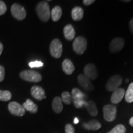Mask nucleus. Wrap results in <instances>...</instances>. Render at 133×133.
<instances>
[{"mask_svg":"<svg viewBox=\"0 0 133 133\" xmlns=\"http://www.w3.org/2000/svg\"><path fill=\"white\" fill-rule=\"evenodd\" d=\"M35 9L41 21L44 22L49 21L51 17V11L47 1H41L36 5Z\"/></svg>","mask_w":133,"mask_h":133,"instance_id":"f257e3e1","label":"nucleus"},{"mask_svg":"<svg viewBox=\"0 0 133 133\" xmlns=\"http://www.w3.org/2000/svg\"><path fill=\"white\" fill-rule=\"evenodd\" d=\"M20 77L25 81L33 83L39 82L42 79V76L39 73L31 70H26L21 71Z\"/></svg>","mask_w":133,"mask_h":133,"instance_id":"f03ea898","label":"nucleus"},{"mask_svg":"<svg viewBox=\"0 0 133 133\" xmlns=\"http://www.w3.org/2000/svg\"><path fill=\"white\" fill-rule=\"evenodd\" d=\"M87 48V41L83 36H78L75 38L73 43V49L78 54H82L86 51Z\"/></svg>","mask_w":133,"mask_h":133,"instance_id":"7ed1b4c3","label":"nucleus"},{"mask_svg":"<svg viewBox=\"0 0 133 133\" xmlns=\"http://www.w3.org/2000/svg\"><path fill=\"white\" fill-rule=\"evenodd\" d=\"M50 54L53 57L59 59L62 53V44L59 39H54L51 43L49 46Z\"/></svg>","mask_w":133,"mask_h":133,"instance_id":"20e7f679","label":"nucleus"},{"mask_svg":"<svg viewBox=\"0 0 133 133\" xmlns=\"http://www.w3.org/2000/svg\"><path fill=\"white\" fill-rule=\"evenodd\" d=\"M122 81V77L120 75H113L108 79L106 83V89L110 92L115 91L116 89L119 88V86L121 85Z\"/></svg>","mask_w":133,"mask_h":133,"instance_id":"39448f33","label":"nucleus"},{"mask_svg":"<svg viewBox=\"0 0 133 133\" xmlns=\"http://www.w3.org/2000/svg\"><path fill=\"white\" fill-rule=\"evenodd\" d=\"M11 14L15 19L22 21L26 17V12L25 8L22 6L17 3L12 4L11 8Z\"/></svg>","mask_w":133,"mask_h":133,"instance_id":"423d86ee","label":"nucleus"},{"mask_svg":"<svg viewBox=\"0 0 133 133\" xmlns=\"http://www.w3.org/2000/svg\"><path fill=\"white\" fill-rule=\"evenodd\" d=\"M104 118L106 121H112L116 118V107L113 105L108 104L103 108Z\"/></svg>","mask_w":133,"mask_h":133,"instance_id":"0eeeda50","label":"nucleus"},{"mask_svg":"<svg viewBox=\"0 0 133 133\" xmlns=\"http://www.w3.org/2000/svg\"><path fill=\"white\" fill-rule=\"evenodd\" d=\"M8 110L11 114L16 116H22L25 114V110L19 103L15 102H11L8 104Z\"/></svg>","mask_w":133,"mask_h":133,"instance_id":"6e6552de","label":"nucleus"},{"mask_svg":"<svg viewBox=\"0 0 133 133\" xmlns=\"http://www.w3.org/2000/svg\"><path fill=\"white\" fill-rule=\"evenodd\" d=\"M124 44H125V42L122 38H115L113 39L110 43L109 49L112 53L118 52L123 48Z\"/></svg>","mask_w":133,"mask_h":133,"instance_id":"1a4fd4ad","label":"nucleus"},{"mask_svg":"<svg viewBox=\"0 0 133 133\" xmlns=\"http://www.w3.org/2000/svg\"><path fill=\"white\" fill-rule=\"evenodd\" d=\"M78 81L79 84L84 90L88 92H92L94 90V86L90 79L84 74H79L78 76Z\"/></svg>","mask_w":133,"mask_h":133,"instance_id":"9d476101","label":"nucleus"},{"mask_svg":"<svg viewBox=\"0 0 133 133\" xmlns=\"http://www.w3.org/2000/svg\"><path fill=\"white\" fill-rule=\"evenodd\" d=\"M84 75L89 79H95L98 76V72L96 66L92 64H88L84 68Z\"/></svg>","mask_w":133,"mask_h":133,"instance_id":"9b49d317","label":"nucleus"},{"mask_svg":"<svg viewBox=\"0 0 133 133\" xmlns=\"http://www.w3.org/2000/svg\"><path fill=\"white\" fill-rule=\"evenodd\" d=\"M30 93L31 96L38 101H41V100L46 98V96H45V91L41 86H33L31 88Z\"/></svg>","mask_w":133,"mask_h":133,"instance_id":"f8f14e48","label":"nucleus"},{"mask_svg":"<svg viewBox=\"0 0 133 133\" xmlns=\"http://www.w3.org/2000/svg\"><path fill=\"white\" fill-rule=\"evenodd\" d=\"M124 94H125V91L123 88H118L117 89L114 91L112 96H111V102L114 104H118L123 99Z\"/></svg>","mask_w":133,"mask_h":133,"instance_id":"ddd939ff","label":"nucleus"},{"mask_svg":"<svg viewBox=\"0 0 133 133\" xmlns=\"http://www.w3.org/2000/svg\"><path fill=\"white\" fill-rule=\"evenodd\" d=\"M62 66L63 71H64L65 74L67 75L72 74L75 70L74 64L70 59H65L62 62Z\"/></svg>","mask_w":133,"mask_h":133,"instance_id":"4468645a","label":"nucleus"},{"mask_svg":"<svg viewBox=\"0 0 133 133\" xmlns=\"http://www.w3.org/2000/svg\"><path fill=\"white\" fill-rule=\"evenodd\" d=\"M64 35L67 40L71 41L74 39L75 36V31L72 25L68 24L64 29Z\"/></svg>","mask_w":133,"mask_h":133,"instance_id":"2eb2a0df","label":"nucleus"},{"mask_svg":"<svg viewBox=\"0 0 133 133\" xmlns=\"http://www.w3.org/2000/svg\"><path fill=\"white\" fill-rule=\"evenodd\" d=\"M72 102H78V101H85L86 95L81 92L78 88H75L71 91Z\"/></svg>","mask_w":133,"mask_h":133,"instance_id":"dca6fc26","label":"nucleus"},{"mask_svg":"<svg viewBox=\"0 0 133 133\" xmlns=\"http://www.w3.org/2000/svg\"><path fill=\"white\" fill-rule=\"evenodd\" d=\"M83 127L87 130H98L101 128V124L96 119H92L88 123H84L83 124Z\"/></svg>","mask_w":133,"mask_h":133,"instance_id":"f3484780","label":"nucleus"},{"mask_svg":"<svg viewBox=\"0 0 133 133\" xmlns=\"http://www.w3.org/2000/svg\"><path fill=\"white\" fill-rule=\"evenodd\" d=\"M25 110L31 114H36L38 112V105L35 104L31 99H27L23 104Z\"/></svg>","mask_w":133,"mask_h":133,"instance_id":"a211bd4d","label":"nucleus"},{"mask_svg":"<svg viewBox=\"0 0 133 133\" xmlns=\"http://www.w3.org/2000/svg\"><path fill=\"white\" fill-rule=\"evenodd\" d=\"M84 11L81 7H75L71 10V17L75 21H79L83 19Z\"/></svg>","mask_w":133,"mask_h":133,"instance_id":"6ab92c4d","label":"nucleus"},{"mask_svg":"<svg viewBox=\"0 0 133 133\" xmlns=\"http://www.w3.org/2000/svg\"><path fill=\"white\" fill-rule=\"evenodd\" d=\"M86 110H88V113L91 115V116H95L98 114V111L97 107H96V104L92 101H86V104L85 105Z\"/></svg>","mask_w":133,"mask_h":133,"instance_id":"aec40b11","label":"nucleus"},{"mask_svg":"<svg viewBox=\"0 0 133 133\" xmlns=\"http://www.w3.org/2000/svg\"><path fill=\"white\" fill-rule=\"evenodd\" d=\"M52 109L54 112L59 114L62 111L63 105L61 97H56L52 101Z\"/></svg>","mask_w":133,"mask_h":133,"instance_id":"412c9836","label":"nucleus"},{"mask_svg":"<svg viewBox=\"0 0 133 133\" xmlns=\"http://www.w3.org/2000/svg\"><path fill=\"white\" fill-rule=\"evenodd\" d=\"M62 9L60 6H56L52 8V11L51 12V16L52 21L54 22H57L59 21L62 16Z\"/></svg>","mask_w":133,"mask_h":133,"instance_id":"4be33fe9","label":"nucleus"},{"mask_svg":"<svg viewBox=\"0 0 133 133\" xmlns=\"http://www.w3.org/2000/svg\"><path fill=\"white\" fill-rule=\"evenodd\" d=\"M124 96L126 102L128 103L133 102V82L129 84L127 91L125 92Z\"/></svg>","mask_w":133,"mask_h":133,"instance_id":"5701e85b","label":"nucleus"},{"mask_svg":"<svg viewBox=\"0 0 133 133\" xmlns=\"http://www.w3.org/2000/svg\"><path fill=\"white\" fill-rule=\"evenodd\" d=\"M61 100L66 105H70L72 102V97L70 93L67 91H64L62 93L61 95Z\"/></svg>","mask_w":133,"mask_h":133,"instance_id":"b1692460","label":"nucleus"},{"mask_svg":"<svg viewBox=\"0 0 133 133\" xmlns=\"http://www.w3.org/2000/svg\"><path fill=\"white\" fill-rule=\"evenodd\" d=\"M12 98V94L9 91L0 90V101H8Z\"/></svg>","mask_w":133,"mask_h":133,"instance_id":"393cba45","label":"nucleus"},{"mask_svg":"<svg viewBox=\"0 0 133 133\" xmlns=\"http://www.w3.org/2000/svg\"><path fill=\"white\" fill-rule=\"evenodd\" d=\"M126 128L122 124H118L113 128L108 133H125Z\"/></svg>","mask_w":133,"mask_h":133,"instance_id":"a878e982","label":"nucleus"},{"mask_svg":"<svg viewBox=\"0 0 133 133\" xmlns=\"http://www.w3.org/2000/svg\"><path fill=\"white\" fill-rule=\"evenodd\" d=\"M7 11V6L4 1H0V16L3 15Z\"/></svg>","mask_w":133,"mask_h":133,"instance_id":"bb28decb","label":"nucleus"},{"mask_svg":"<svg viewBox=\"0 0 133 133\" xmlns=\"http://www.w3.org/2000/svg\"><path fill=\"white\" fill-rule=\"evenodd\" d=\"M29 65L31 68L41 67L43 66V63L41 62V61H33V62H30Z\"/></svg>","mask_w":133,"mask_h":133,"instance_id":"cd10ccee","label":"nucleus"},{"mask_svg":"<svg viewBox=\"0 0 133 133\" xmlns=\"http://www.w3.org/2000/svg\"><path fill=\"white\" fill-rule=\"evenodd\" d=\"M65 131L66 133H75V129L71 124H66L65 127Z\"/></svg>","mask_w":133,"mask_h":133,"instance_id":"c85d7f7f","label":"nucleus"},{"mask_svg":"<svg viewBox=\"0 0 133 133\" xmlns=\"http://www.w3.org/2000/svg\"><path fill=\"white\" fill-rule=\"evenodd\" d=\"M5 70L4 66L0 65V82L3 81L4 79Z\"/></svg>","mask_w":133,"mask_h":133,"instance_id":"c756f323","label":"nucleus"},{"mask_svg":"<svg viewBox=\"0 0 133 133\" xmlns=\"http://www.w3.org/2000/svg\"><path fill=\"white\" fill-rule=\"evenodd\" d=\"M94 2H95L94 0H84L83 1V4L85 5V6H89V5L93 4Z\"/></svg>","mask_w":133,"mask_h":133,"instance_id":"7c9ffc66","label":"nucleus"},{"mask_svg":"<svg viewBox=\"0 0 133 133\" xmlns=\"http://www.w3.org/2000/svg\"><path fill=\"white\" fill-rule=\"evenodd\" d=\"M129 29H130L131 33L133 34V19H131L129 22Z\"/></svg>","mask_w":133,"mask_h":133,"instance_id":"2f4dec72","label":"nucleus"},{"mask_svg":"<svg viewBox=\"0 0 133 133\" xmlns=\"http://www.w3.org/2000/svg\"><path fill=\"white\" fill-rule=\"evenodd\" d=\"M3 51V46L2 44V43H0V56H1V53H2Z\"/></svg>","mask_w":133,"mask_h":133,"instance_id":"473e14b6","label":"nucleus"},{"mask_svg":"<svg viewBox=\"0 0 133 133\" xmlns=\"http://www.w3.org/2000/svg\"><path fill=\"white\" fill-rule=\"evenodd\" d=\"M129 124H130L131 126H133V117H132L130 119H129Z\"/></svg>","mask_w":133,"mask_h":133,"instance_id":"72a5a7b5","label":"nucleus"},{"mask_svg":"<svg viewBox=\"0 0 133 133\" xmlns=\"http://www.w3.org/2000/svg\"><path fill=\"white\" fill-rule=\"evenodd\" d=\"M78 122H79V119H78L77 118H75L74 121V124H77V123H78Z\"/></svg>","mask_w":133,"mask_h":133,"instance_id":"f704fd0d","label":"nucleus"},{"mask_svg":"<svg viewBox=\"0 0 133 133\" xmlns=\"http://www.w3.org/2000/svg\"><path fill=\"white\" fill-rule=\"evenodd\" d=\"M123 1L124 2H129L130 1Z\"/></svg>","mask_w":133,"mask_h":133,"instance_id":"c9c22d12","label":"nucleus"},{"mask_svg":"<svg viewBox=\"0 0 133 133\" xmlns=\"http://www.w3.org/2000/svg\"><path fill=\"white\" fill-rule=\"evenodd\" d=\"M128 79H126V83H128Z\"/></svg>","mask_w":133,"mask_h":133,"instance_id":"e433bc0d","label":"nucleus"}]
</instances>
